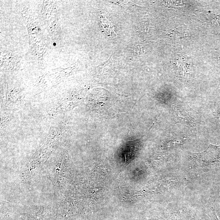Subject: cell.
<instances>
[{
    "mask_svg": "<svg viewBox=\"0 0 220 220\" xmlns=\"http://www.w3.org/2000/svg\"><path fill=\"white\" fill-rule=\"evenodd\" d=\"M208 215L210 217L212 220H219L217 217L215 211L213 208H212V209L209 211L208 214Z\"/></svg>",
    "mask_w": 220,
    "mask_h": 220,
    "instance_id": "obj_2",
    "label": "cell"
},
{
    "mask_svg": "<svg viewBox=\"0 0 220 220\" xmlns=\"http://www.w3.org/2000/svg\"><path fill=\"white\" fill-rule=\"evenodd\" d=\"M150 26L149 24L148 23L147 24V23H146L142 25L141 28V30L143 32L147 34L150 32Z\"/></svg>",
    "mask_w": 220,
    "mask_h": 220,
    "instance_id": "obj_3",
    "label": "cell"
},
{
    "mask_svg": "<svg viewBox=\"0 0 220 220\" xmlns=\"http://www.w3.org/2000/svg\"><path fill=\"white\" fill-rule=\"evenodd\" d=\"M143 49L142 47H140V46L138 47H136L134 50V54L136 56H140L143 54Z\"/></svg>",
    "mask_w": 220,
    "mask_h": 220,
    "instance_id": "obj_4",
    "label": "cell"
},
{
    "mask_svg": "<svg viewBox=\"0 0 220 220\" xmlns=\"http://www.w3.org/2000/svg\"><path fill=\"white\" fill-rule=\"evenodd\" d=\"M192 157L199 163L208 164L220 159V151L218 147L211 145L204 152L192 153Z\"/></svg>",
    "mask_w": 220,
    "mask_h": 220,
    "instance_id": "obj_1",
    "label": "cell"
},
{
    "mask_svg": "<svg viewBox=\"0 0 220 220\" xmlns=\"http://www.w3.org/2000/svg\"><path fill=\"white\" fill-rule=\"evenodd\" d=\"M56 43H53V45L54 46H56Z\"/></svg>",
    "mask_w": 220,
    "mask_h": 220,
    "instance_id": "obj_5",
    "label": "cell"
}]
</instances>
